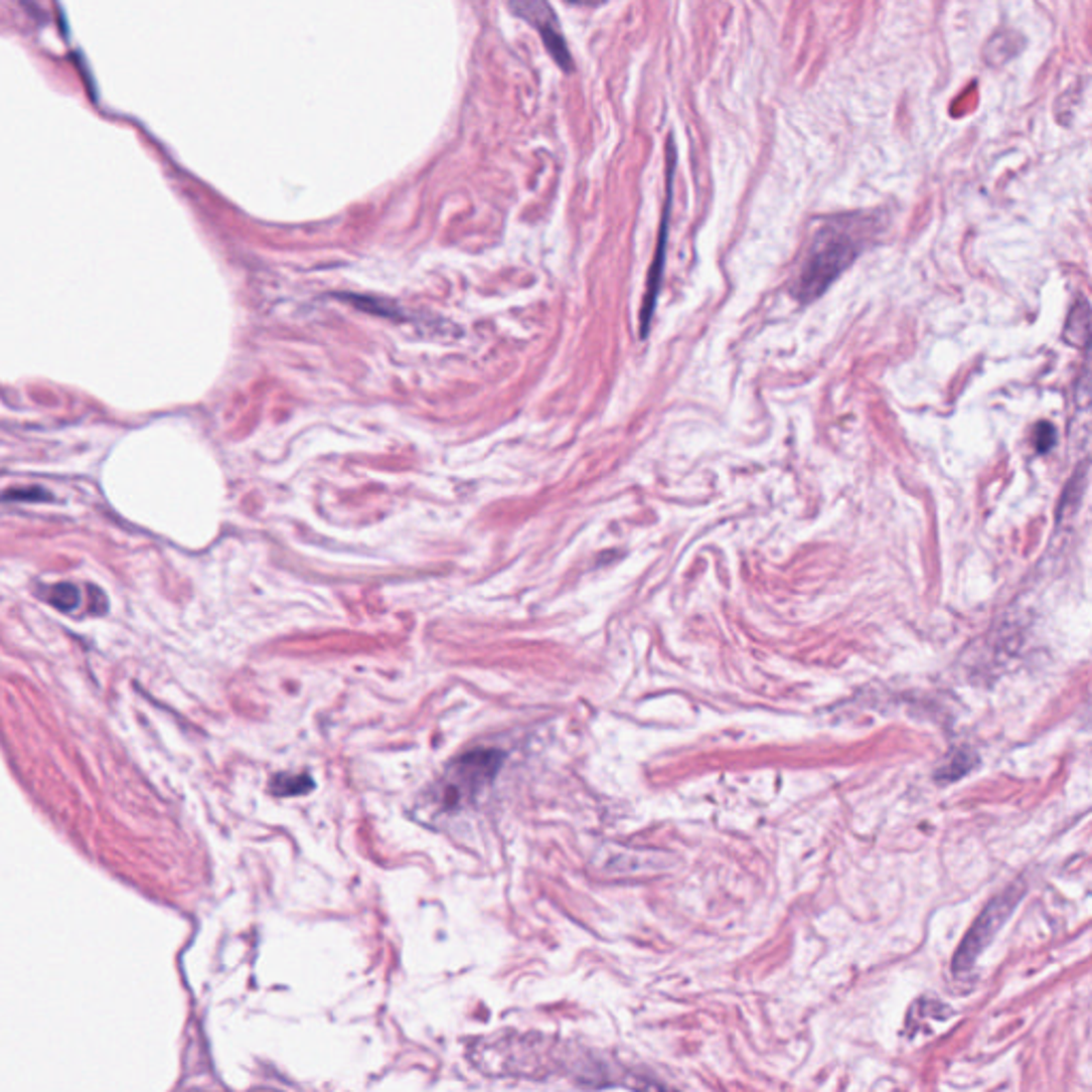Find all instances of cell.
Wrapping results in <instances>:
<instances>
[{
	"label": "cell",
	"mask_w": 1092,
	"mask_h": 1092,
	"mask_svg": "<svg viewBox=\"0 0 1092 1092\" xmlns=\"http://www.w3.org/2000/svg\"><path fill=\"white\" fill-rule=\"evenodd\" d=\"M869 232L853 216L836 218L821 224L792 282V295L800 303H811L828 291V286L843 274L863 253Z\"/></svg>",
	"instance_id": "1"
},
{
	"label": "cell",
	"mask_w": 1092,
	"mask_h": 1092,
	"mask_svg": "<svg viewBox=\"0 0 1092 1092\" xmlns=\"http://www.w3.org/2000/svg\"><path fill=\"white\" fill-rule=\"evenodd\" d=\"M1020 897H1023V886L1013 884L1005 892H1000L998 897H994L986 905V909L979 913V918L973 922L971 930L966 933L964 941L960 943V947L956 950V956H954V962H952L954 975H964L977 962L979 954L986 950L988 943L994 939V935L1002 928V924L1009 920V916L1013 913Z\"/></svg>",
	"instance_id": "2"
},
{
	"label": "cell",
	"mask_w": 1092,
	"mask_h": 1092,
	"mask_svg": "<svg viewBox=\"0 0 1092 1092\" xmlns=\"http://www.w3.org/2000/svg\"><path fill=\"white\" fill-rule=\"evenodd\" d=\"M674 169H676V148L674 139H668V167H666V203L664 211H661V224H659V238L655 257L649 270L647 280V293H644V301L640 308V335L647 337L651 329V320L655 314L657 297L661 289V278H664V265H666V246H668V230H670V211H672V184H674Z\"/></svg>",
	"instance_id": "3"
},
{
	"label": "cell",
	"mask_w": 1092,
	"mask_h": 1092,
	"mask_svg": "<svg viewBox=\"0 0 1092 1092\" xmlns=\"http://www.w3.org/2000/svg\"><path fill=\"white\" fill-rule=\"evenodd\" d=\"M510 9L542 34V41L547 49L551 51L553 60L558 62L564 70H572L570 51L564 39V32L560 28L558 15L553 13V9L547 3H540V0L538 3H512Z\"/></svg>",
	"instance_id": "4"
},
{
	"label": "cell",
	"mask_w": 1092,
	"mask_h": 1092,
	"mask_svg": "<svg viewBox=\"0 0 1092 1092\" xmlns=\"http://www.w3.org/2000/svg\"><path fill=\"white\" fill-rule=\"evenodd\" d=\"M499 768V754L495 751H474L470 756H463L455 766V783L461 785L463 792H474Z\"/></svg>",
	"instance_id": "5"
},
{
	"label": "cell",
	"mask_w": 1092,
	"mask_h": 1092,
	"mask_svg": "<svg viewBox=\"0 0 1092 1092\" xmlns=\"http://www.w3.org/2000/svg\"><path fill=\"white\" fill-rule=\"evenodd\" d=\"M1090 335V310L1086 299H1080V306L1073 308L1065 327V339L1073 346H1088Z\"/></svg>",
	"instance_id": "6"
},
{
	"label": "cell",
	"mask_w": 1092,
	"mask_h": 1092,
	"mask_svg": "<svg viewBox=\"0 0 1092 1092\" xmlns=\"http://www.w3.org/2000/svg\"><path fill=\"white\" fill-rule=\"evenodd\" d=\"M80 600H82L80 589L68 583L53 585L49 592V602L56 608H60V611H75V608L80 606Z\"/></svg>",
	"instance_id": "7"
},
{
	"label": "cell",
	"mask_w": 1092,
	"mask_h": 1092,
	"mask_svg": "<svg viewBox=\"0 0 1092 1092\" xmlns=\"http://www.w3.org/2000/svg\"><path fill=\"white\" fill-rule=\"evenodd\" d=\"M312 787V781L308 777H289V775H278L272 790L276 794H282V796H293V794H301L306 792Z\"/></svg>",
	"instance_id": "8"
},
{
	"label": "cell",
	"mask_w": 1092,
	"mask_h": 1092,
	"mask_svg": "<svg viewBox=\"0 0 1092 1092\" xmlns=\"http://www.w3.org/2000/svg\"><path fill=\"white\" fill-rule=\"evenodd\" d=\"M1056 442V429L1050 423L1037 425L1035 429V449L1040 453H1048Z\"/></svg>",
	"instance_id": "9"
},
{
	"label": "cell",
	"mask_w": 1092,
	"mask_h": 1092,
	"mask_svg": "<svg viewBox=\"0 0 1092 1092\" xmlns=\"http://www.w3.org/2000/svg\"><path fill=\"white\" fill-rule=\"evenodd\" d=\"M630 1086L636 1088L638 1092H678V1090H674V1088H670L666 1084H661V1082H655L651 1078H632Z\"/></svg>",
	"instance_id": "10"
}]
</instances>
